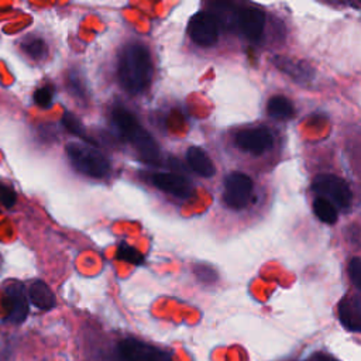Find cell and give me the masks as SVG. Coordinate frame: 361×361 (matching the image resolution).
Wrapping results in <instances>:
<instances>
[{"mask_svg": "<svg viewBox=\"0 0 361 361\" xmlns=\"http://www.w3.org/2000/svg\"><path fill=\"white\" fill-rule=\"evenodd\" d=\"M118 80L130 93L145 90L152 78V61L148 49L141 44H128L118 58Z\"/></svg>", "mask_w": 361, "mask_h": 361, "instance_id": "cell-1", "label": "cell"}, {"mask_svg": "<svg viewBox=\"0 0 361 361\" xmlns=\"http://www.w3.org/2000/svg\"><path fill=\"white\" fill-rule=\"evenodd\" d=\"M111 123L118 134L134 145L145 162L158 164L159 147L157 141L130 111L126 109H114L111 113Z\"/></svg>", "mask_w": 361, "mask_h": 361, "instance_id": "cell-2", "label": "cell"}, {"mask_svg": "<svg viewBox=\"0 0 361 361\" xmlns=\"http://www.w3.org/2000/svg\"><path fill=\"white\" fill-rule=\"evenodd\" d=\"M66 154L72 165L86 176L103 178L110 171L109 159L94 147L83 142H69Z\"/></svg>", "mask_w": 361, "mask_h": 361, "instance_id": "cell-3", "label": "cell"}, {"mask_svg": "<svg viewBox=\"0 0 361 361\" xmlns=\"http://www.w3.org/2000/svg\"><path fill=\"white\" fill-rule=\"evenodd\" d=\"M312 188L319 197H324L336 207L347 209L351 204V190L345 180L337 175L320 173L313 179Z\"/></svg>", "mask_w": 361, "mask_h": 361, "instance_id": "cell-4", "label": "cell"}, {"mask_svg": "<svg viewBox=\"0 0 361 361\" xmlns=\"http://www.w3.org/2000/svg\"><path fill=\"white\" fill-rule=\"evenodd\" d=\"M117 350L123 361H172L168 351L137 338L121 340Z\"/></svg>", "mask_w": 361, "mask_h": 361, "instance_id": "cell-5", "label": "cell"}, {"mask_svg": "<svg viewBox=\"0 0 361 361\" xmlns=\"http://www.w3.org/2000/svg\"><path fill=\"white\" fill-rule=\"evenodd\" d=\"M3 290L4 307L7 310L6 320L14 324L23 323L28 314V296L24 285L18 281H7Z\"/></svg>", "mask_w": 361, "mask_h": 361, "instance_id": "cell-6", "label": "cell"}, {"mask_svg": "<svg viewBox=\"0 0 361 361\" xmlns=\"http://www.w3.org/2000/svg\"><path fill=\"white\" fill-rule=\"evenodd\" d=\"M252 193V180L243 172H231L224 179V203L235 210L245 207Z\"/></svg>", "mask_w": 361, "mask_h": 361, "instance_id": "cell-7", "label": "cell"}, {"mask_svg": "<svg viewBox=\"0 0 361 361\" xmlns=\"http://www.w3.org/2000/svg\"><path fill=\"white\" fill-rule=\"evenodd\" d=\"M188 31L195 44L200 47H210L214 45L219 38L220 24L212 13L200 11L190 18Z\"/></svg>", "mask_w": 361, "mask_h": 361, "instance_id": "cell-8", "label": "cell"}, {"mask_svg": "<svg viewBox=\"0 0 361 361\" xmlns=\"http://www.w3.org/2000/svg\"><path fill=\"white\" fill-rule=\"evenodd\" d=\"M274 144L272 133L265 127L244 128L235 134V145L251 155H262Z\"/></svg>", "mask_w": 361, "mask_h": 361, "instance_id": "cell-9", "label": "cell"}, {"mask_svg": "<svg viewBox=\"0 0 361 361\" xmlns=\"http://www.w3.org/2000/svg\"><path fill=\"white\" fill-rule=\"evenodd\" d=\"M152 183L164 190L168 192L179 199H186L192 195V185L190 182L179 175V173H173V172H157L152 175Z\"/></svg>", "mask_w": 361, "mask_h": 361, "instance_id": "cell-10", "label": "cell"}, {"mask_svg": "<svg viewBox=\"0 0 361 361\" xmlns=\"http://www.w3.org/2000/svg\"><path fill=\"white\" fill-rule=\"evenodd\" d=\"M238 24L243 34L250 41H258L265 27V14L261 8L247 7L240 13Z\"/></svg>", "mask_w": 361, "mask_h": 361, "instance_id": "cell-11", "label": "cell"}, {"mask_svg": "<svg viewBox=\"0 0 361 361\" xmlns=\"http://www.w3.org/2000/svg\"><path fill=\"white\" fill-rule=\"evenodd\" d=\"M338 319L350 331L361 330V300L358 295L345 296L338 303Z\"/></svg>", "mask_w": 361, "mask_h": 361, "instance_id": "cell-12", "label": "cell"}, {"mask_svg": "<svg viewBox=\"0 0 361 361\" xmlns=\"http://www.w3.org/2000/svg\"><path fill=\"white\" fill-rule=\"evenodd\" d=\"M272 62L279 71H282L296 82H309L314 76V71L305 61L278 55L272 59Z\"/></svg>", "mask_w": 361, "mask_h": 361, "instance_id": "cell-13", "label": "cell"}, {"mask_svg": "<svg viewBox=\"0 0 361 361\" xmlns=\"http://www.w3.org/2000/svg\"><path fill=\"white\" fill-rule=\"evenodd\" d=\"M186 159L190 168L203 178H210L216 172L210 157L199 147H189L186 151Z\"/></svg>", "mask_w": 361, "mask_h": 361, "instance_id": "cell-14", "label": "cell"}, {"mask_svg": "<svg viewBox=\"0 0 361 361\" xmlns=\"http://www.w3.org/2000/svg\"><path fill=\"white\" fill-rule=\"evenodd\" d=\"M27 296L30 302L41 310H49L55 306V296L51 288L42 281L31 282V285L28 286Z\"/></svg>", "mask_w": 361, "mask_h": 361, "instance_id": "cell-15", "label": "cell"}, {"mask_svg": "<svg viewBox=\"0 0 361 361\" xmlns=\"http://www.w3.org/2000/svg\"><path fill=\"white\" fill-rule=\"evenodd\" d=\"M267 111L271 117H274L276 120H288L293 116L295 110H293V104L290 103L289 99H286L285 96L276 94L268 100Z\"/></svg>", "mask_w": 361, "mask_h": 361, "instance_id": "cell-16", "label": "cell"}, {"mask_svg": "<svg viewBox=\"0 0 361 361\" xmlns=\"http://www.w3.org/2000/svg\"><path fill=\"white\" fill-rule=\"evenodd\" d=\"M20 47H21V49H23L31 59L39 61V59L47 58L48 48H47L45 41H44L42 38H39V37L27 35L25 38L21 39Z\"/></svg>", "mask_w": 361, "mask_h": 361, "instance_id": "cell-17", "label": "cell"}, {"mask_svg": "<svg viewBox=\"0 0 361 361\" xmlns=\"http://www.w3.org/2000/svg\"><path fill=\"white\" fill-rule=\"evenodd\" d=\"M313 212L319 220L327 224H334L337 221V209L324 197H316L313 200Z\"/></svg>", "mask_w": 361, "mask_h": 361, "instance_id": "cell-18", "label": "cell"}, {"mask_svg": "<svg viewBox=\"0 0 361 361\" xmlns=\"http://www.w3.org/2000/svg\"><path fill=\"white\" fill-rule=\"evenodd\" d=\"M62 124H63L65 128H66L68 131H71L72 134L82 137V138H83L85 141H87V142H92V138H89V137L86 135L82 123H80L79 118L75 117L72 113H65V114H63V117H62Z\"/></svg>", "mask_w": 361, "mask_h": 361, "instance_id": "cell-19", "label": "cell"}, {"mask_svg": "<svg viewBox=\"0 0 361 361\" xmlns=\"http://www.w3.org/2000/svg\"><path fill=\"white\" fill-rule=\"evenodd\" d=\"M52 97H54V86L52 85H45V86H41L35 90L34 93V100L35 103L42 107V109H47L51 106L52 103Z\"/></svg>", "mask_w": 361, "mask_h": 361, "instance_id": "cell-20", "label": "cell"}, {"mask_svg": "<svg viewBox=\"0 0 361 361\" xmlns=\"http://www.w3.org/2000/svg\"><path fill=\"white\" fill-rule=\"evenodd\" d=\"M117 258L131 262V264H141L142 262V255L138 252L135 248L130 247L128 244H121L118 251H117Z\"/></svg>", "mask_w": 361, "mask_h": 361, "instance_id": "cell-21", "label": "cell"}, {"mask_svg": "<svg viewBox=\"0 0 361 361\" xmlns=\"http://www.w3.org/2000/svg\"><path fill=\"white\" fill-rule=\"evenodd\" d=\"M348 276L357 289L361 288V259L354 257L348 264Z\"/></svg>", "mask_w": 361, "mask_h": 361, "instance_id": "cell-22", "label": "cell"}, {"mask_svg": "<svg viewBox=\"0 0 361 361\" xmlns=\"http://www.w3.org/2000/svg\"><path fill=\"white\" fill-rule=\"evenodd\" d=\"M16 199H17V196H16L14 189L8 183L0 182V202L6 207H11L16 203Z\"/></svg>", "mask_w": 361, "mask_h": 361, "instance_id": "cell-23", "label": "cell"}, {"mask_svg": "<svg viewBox=\"0 0 361 361\" xmlns=\"http://www.w3.org/2000/svg\"><path fill=\"white\" fill-rule=\"evenodd\" d=\"M195 274L197 275L199 279H202L203 282H213L216 281V272L214 269L206 267V265H199L195 268Z\"/></svg>", "mask_w": 361, "mask_h": 361, "instance_id": "cell-24", "label": "cell"}, {"mask_svg": "<svg viewBox=\"0 0 361 361\" xmlns=\"http://www.w3.org/2000/svg\"><path fill=\"white\" fill-rule=\"evenodd\" d=\"M69 89L76 94V96H82L83 94V86H82V82L78 76H73L71 75L69 76Z\"/></svg>", "mask_w": 361, "mask_h": 361, "instance_id": "cell-25", "label": "cell"}, {"mask_svg": "<svg viewBox=\"0 0 361 361\" xmlns=\"http://www.w3.org/2000/svg\"><path fill=\"white\" fill-rule=\"evenodd\" d=\"M306 361H337L336 358H333L331 355H326V354H313L309 360Z\"/></svg>", "mask_w": 361, "mask_h": 361, "instance_id": "cell-26", "label": "cell"}]
</instances>
